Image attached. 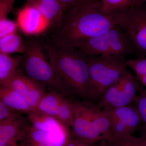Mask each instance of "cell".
<instances>
[{
	"label": "cell",
	"mask_w": 146,
	"mask_h": 146,
	"mask_svg": "<svg viewBox=\"0 0 146 146\" xmlns=\"http://www.w3.org/2000/svg\"><path fill=\"white\" fill-rule=\"evenodd\" d=\"M116 14L104 12L98 0L76 7L65 13L52 42L74 47L80 42L100 36L117 25Z\"/></svg>",
	"instance_id": "obj_1"
},
{
	"label": "cell",
	"mask_w": 146,
	"mask_h": 146,
	"mask_svg": "<svg viewBox=\"0 0 146 146\" xmlns=\"http://www.w3.org/2000/svg\"><path fill=\"white\" fill-rule=\"evenodd\" d=\"M44 48L71 96L89 99L90 79L86 56L75 47L53 42L45 44Z\"/></svg>",
	"instance_id": "obj_2"
},
{
	"label": "cell",
	"mask_w": 146,
	"mask_h": 146,
	"mask_svg": "<svg viewBox=\"0 0 146 146\" xmlns=\"http://www.w3.org/2000/svg\"><path fill=\"white\" fill-rule=\"evenodd\" d=\"M73 122L71 128L74 138L97 143L113 136L107 115L96 102L72 98Z\"/></svg>",
	"instance_id": "obj_3"
},
{
	"label": "cell",
	"mask_w": 146,
	"mask_h": 146,
	"mask_svg": "<svg viewBox=\"0 0 146 146\" xmlns=\"http://www.w3.org/2000/svg\"><path fill=\"white\" fill-rule=\"evenodd\" d=\"M26 42V49L21 56L19 70L29 78L47 86L50 90L71 97L65 84L50 61H47L43 52L44 46L35 39Z\"/></svg>",
	"instance_id": "obj_4"
},
{
	"label": "cell",
	"mask_w": 146,
	"mask_h": 146,
	"mask_svg": "<svg viewBox=\"0 0 146 146\" xmlns=\"http://www.w3.org/2000/svg\"><path fill=\"white\" fill-rule=\"evenodd\" d=\"M90 79L89 99L97 102L100 98L127 72L125 59L100 55L86 56Z\"/></svg>",
	"instance_id": "obj_5"
},
{
	"label": "cell",
	"mask_w": 146,
	"mask_h": 146,
	"mask_svg": "<svg viewBox=\"0 0 146 146\" xmlns=\"http://www.w3.org/2000/svg\"><path fill=\"white\" fill-rule=\"evenodd\" d=\"M116 24L124 31L139 57H146V9L131 6L116 13Z\"/></svg>",
	"instance_id": "obj_6"
},
{
	"label": "cell",
	"mask_w": 146,
	"mask_h": 146,
	"mask_svg": "<svg viewBox=\"0 0 146 146\" xmlns=\"http://www.w3.org/2000/svg\"><path fill=\"white\" fill-rule=\"evenodd\" d=\"M141 85L136 75L127 71L105 92L97 102L98 105L104 109L133 104Z\"/></svg>",
	"instance_id": "obj_7"
},
{
	"label": "cell",
	"mask_w": 146,
	"mask_h": 146,
	"mask_svg": "<svg viewBox=\"0 0 146 146\" xmlns=\"http://www.w3.org/2000/svg\"><path fill=\"white\" fill-rule=\"evenodd\" d=\"M120 33V27L116 25L104 34L80 42L74 47L86 56H117L121 47Z\"/></svg>",
	"instance_id": "obj_8"
},
{
	"label": "cell",
	"mask_w": 146,
	"mask_h": 146,
	"mask_svg": "<svg viewBox=\"0 0 146 146\" xmlns=\"http://www.w3.org/2000/svg\"><path fill=\"white\" fill-rule=\"evenodd\" d=\"M109 118L113 136L123 137L132 135L142 123L135 105L102 109Z\"/></svg>",
	"instance_id": "obj_9"
},
{
	"label": "cell",
	"mask_w": 146,
	"mask_h": 146,
	"mask_svg": "<svg viewBox=\"0 0 146 146\" xmlns=\"http://www.w3.org/2000/svg\"><path fill=\"white\" fill-rule=\"evenodd\" d=\"M72 136L71 128L66 126L54 131H45L36 129L29 122L23 129L18 143L23 146H56Z\"/></svg>",
	"instance_id": "obj_10"
},
{
	"label": "cell",
	"mask_w": 146,
	"mask_h": 146,
	"mask_svg": "<svg viewBox=\"0 0 146 146\" xmlns=\"http://www.w3.org/2000/svg\"><path fill=\"white\" fill-rule=\"evenodd\" d=\"M18 92L34 110L46 92L45 86L25 75L18 69L15 74L5 85Z\"/></svg>",
	"instance_id": "obj_11"
},
{
	"label": "cell",
	"mask_w": 146,
	"mask_h": 146,
	"mask_svg": "<svg viewBox=\"0 0 146 146\" xmlns=\"http://www.w3.org/2000/svg\"><path fill=\"white\" fill-rule=\"evenodd\" d=\"M18 28L26 35L35 36L44 32L50 27L37 8L27 3L17 14Z\"/></svg>",
	"instance_id": "obj_12"
},
{
	"label": "cell",
	"mask_w": 146,
	"mask_h": 146,
	"mask_svg": "<svg viewBox=\"0 0 146 146\" xmlns=\"http://www.w3.org/2000/svg\"><path fill=\"white\" fill-rule=\"evenodd\" d=\"M27 3L35 6L51 26L59 27L65 15V10L59 0H31Z\"/></svg>",
	"instance_id": "obj_13"
},
{
	"label": "cell",
	"mask_w": 146,
	"mask_h": 146,
	"mask_svg": "<svg viewBox=\"0 0 146 146\" xmlns=\"http://www.w3.org/2000/svg\"><path fill=\"white\" fill-rule=\"evenodd\" d=\"M29 122L27 116H23L16 119L0 123V146L19 143L22 131Z\"/></svg>",
	"instance_id": "obj_14"
},
{
	"label": "cell",
	"mask_w": 146,
	"mask_h": 146,
	"mask_svg": "<svg viewBox=\"0 0 146 146\" xmlns=\"http://www.w3.org/2000/svg\"><path fill=\"white\" fill-rule=\"evenodd\" d=\"M0 101L22 114L27 115L31 111H35L20 94L7 86H0Z\"/></svg>",
	"instance_id": "obj_15"
},
{
	"label": "cell",
	"mask_w": 146,
	"mask_h": 146,
	"mask_svg": "<svg viewBox=\"0 0 146 146\" xmlns=\"http://www.w3.org/2000/svg\"><path fill=\"white\" fill-rule=\"evenodd\" d=\"M29 121L33 127L39 130L54 131L65 126L57 119L35 110L27 115Z\"/></svg>",
	"instance_id": "obj_16"
},
{
	"label": "cell",
	"mask_w": 146,
	"mask_h": 146,
	"mask_svg": "<svg viewBox=\"0 0 146 146\" xmlns=\"http://www.w3.org/2000/svg\"><path fill=\"white\" fill-rule=\"evenodd\" d=\"M21 56L13 57L0 53V85L3 86L18 70Z\"/></svg>",
	"instance_id": "obj_17"
},
{
	"label": "cell",
	"mask_w": 146,
	"mask_h": 146,
	"mask_svg": "<svg viewBox=\"0 0 146 146\" xmlns=\"http://www.w3.org/2000/svg\"><path fill=\"white\" fill-rule=\"evenodd\" d=\"M63 96L57 91L50 90L39 102L36 111L56 119L58 106Z\"/></svg>",
	"instance_id": "obj_18"
},
{
	"label": "cell",
	"mask_w": 146,
	"mask_h": 146,
	"mask_svg": "<svg viewBox=\"0 0 146 146\" xmlns=\"http://www.w3.org/2000/svg\"><path fill=\"white\" fill-rule=\"evenodd\" d=\"M26 49V42H24L17 32L0 38V53L23 54Z\"/></svg>",
	"instance_id": "obj_19"
},
{
	"label": "cell",
	"mask_w": 146,
	"mask_h": 146,
	"mask_svg": "<svg viewBox=\"0 0 146 146\" xmlns=\"http://www.w3.org/2000/svg\"><path fill=\"white\" fill-rule=\"evenodd\" d=\"M72 98L63 96L58 106L56 117L61 123L70 128L73 122Z\"/></svg>",
	"instance_id": "obj_20"
},
{
	"label": "cell",
	"mask_w": 146,
	"mask_h": 146,
	"mask_svg": "<svg viewBox=\"0 0 146 146\" xmlns=\"http://www.w3.org/2000/svg\"><path fill=\"white\" fill-rule=\"evenodd\" d=\"M134 104L143 123L141 130V136L145 138L146 137V89L141 84Z\"/></svg>",
	"instance_id": "obj_21"
},
{
	"label": "cell",
	"mask_w": 146,
	"mask_h": 146,
	"mask_svg": "<svg viewBox=\"0 0 146 146\" xmlns=\"http://www.w3.org/2000/svg\"><path fill=\"white\" fill-rule=\"evenodd\" d=\"M106 140L108 146H146L145 138L132 135L123 137L112 136Z\"/></svg>",
	"instance_id": "obj_22"
},
{
	"label": "cell",
	"mask_w": 146,
	"mask_h": 146,
	"mask_svg": "<svg viewBox=\"0 0 146 146\" xmlns=\"http://www.w3.org/2000/svg\"><path fill=\"white\" fill-rule=\"evenodd\" d=\"M102 7L106 13L115 14L132 6V0H101Z\"/></svg>",
	"instance_id": "obj_23"
},
{
	"label": "cell",
	"mask_w": 146,
	"mask_h": 146,
	"mask_svg": "<svg viewBox=\"0 0 146 146\" xmlns=\"http://www.w3.org/2000/svg\"><path fill=\"white\" fill-rule=\"evenodd\" d=\"M127 68H131L136 74V77L146 74V57H139L136 59L126 60Z\"/></svg>",
	"instance_id": "obj_24"
},
{
	"label": "cell",
	"mask_w": 146,
	"mask_h": 146,
	"mask_svg": "<svg viewBox=\"0 0 146 146\" xmlns=\"http://www.w3.org/2000/svg\"><path fill=\"white\" fill-rule=\"evenodd\" d=\"M23 114L9 107L0 101V123L16 119L23 116Z\"/></svg>",
	"instance_id": "obj_25"
},
{
	"label": "cell",
	"mask_w": 146,
	"mask_h": 146,
	"mask_svg": "<svg viewBox=\"0 0 146 146\" xmlns=\"http://www.w3.org/2000/svg\"><path fill=\"white\" fill-rule=\"evenodd\" d=\"M18 28L16 22L8 18L0 19V38L17 32Z\"/></svg>",
	"instance_id": "obj_26"
},
{
	"label": "cell",
	"mask_w": 146,
	"mask_h": 146,
	"mask_svg": "<svg viewBox=\"0 0 146 146\" xmlns=\"http://www.w3.org/2000/svg\"><path fill=\"white\" fill-rule=\"evenodd\" d=\"M15 0H0V19L7 18L13 10Z\"/></svg>",
	"instance_id": "obj_27"
},
{
	"label": "cell",
	"mask_w": 146,
	"mask_h": 146,
	"mask_svg": "<svg viewBox=\"0 0 146 146\" xmlns=\"http://www.w3.org/2000/svg\"><path fill=\"white\" fill-rule=\"evenodd\" d=\"M63 5L65 11L81 5L96 0H59Z\"/></svg>",
	"instance_id": "obj_28"
},
{
	"label": "cell",
	"mask_w": 146,
	"mask_h": 146,
	"mask_svg": "<svg viewBox=\"0 0 146 146\" xmlns=\"http://www.w3.org/2000/svg\"><path fill=\"white\" fill-rule=\"evenodd\" d=\"M98 143H91L73 137L65 146H98Z\"/></svg>",
	"instance_id": "obj_29"
},
{
	"label": "cell",
	"mask_w": 146,
	"mask_h": 146,
	"mask_svg": "<svg viewBox=\"0 0 146 146\" xmlns=\"http://www.w3.org/2000/svg\"><path fill=\"white\" fill-rule=\"evenodd\" d=\"M145 2L146 0H132V6H141Z\"/></svg>",
	"instance_id": "obj_30"
},
{
	"label": "cell",
	"mask_w": 146,
	"mask_h": 146,
	"mask_svg": "<svg viewBox=\"0 0 146 146\" xmlns=\"http://www.w3.org/2000/svg\"><path fill=\"white\" fill-rule=\"evenodd\" d=\"M141 84L146 87V74L141 76L136 77Z\"/></svg>",
	"instance_id": "obj_31"
},
{
	"label": "cell",
	"mask_w": 146,
	"mask_h": 146,
	"mask_svg": "<svg viewBox=\"0 0 146 146\" xmlns=\"http://www.w3.org/2000/svg\"><path fill=\"white\" fill-rule=\"evenodd\" d=\"M98 146H108L106 140H103L100 141L99 143L98 144Z\"/></svg>",
	"instance_id": "obj_32"
},
{
	"label": "cell",
	"mask_w": 146,
	"mask_h": 146,
	"mask_svg": "<svg viewBox=\"0 0 146 146\" xmlns=\"http://www.w3.org/2000/svg\"><path fill=\"white\" fill-rule=\"evenodd\" d=\"M1 146H23L21 144L19 143L15 144V145H5Z\"/></svg>",
	"instance_id": "obj_33"
},
{
	"label": "cell",
	"mask_w": 146,
	"mask_h": 146,
	"mask_svg": "<svg viewBox=\"0 0 146 146\" xmlns=\"http://www.w3.org/2000/svg\"><path fill=\"white\" fill-rule=\"evenodd\" d=\"M145 142H146V137L145 138Z\"/></svg>",
	"instance_id": "obj_34"
},
{
	"label": "cell",
	"mask_w": 146,
	"mask_h": 146,
	"mask_svg": "<svg viewBox=\"0 0 146 146\" xmlns=\"http://www.w3.org/2000/svg\"><path fill=\"white\" fill-rule=\"evenodd\" d=\"M27 1H31V0H27Z\"/></svg>",
	"instance_id": "obj_35"
}]
</instances>
